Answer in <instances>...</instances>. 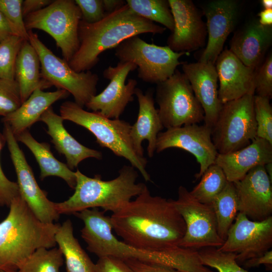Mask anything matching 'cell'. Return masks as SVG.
I'll return each instance as SVG.
<instances>
[{
    "instance_id": "cell-50",
    "label": "cell",
    "mask_w": 272,
    "mask_h": 272,
    "mask_svg": "<svg viewBox=\"0 0 272 272\" xmlns=\"http://www.w3.org/2000/svg\"><path fill=\"white\" fill-rule=\"evenodd\" d=\"M261 3L264 9H272L271 0H262Z\"/></svg>"
},
{
    "instance_id": "cell-41",
    "label": "cell",
    "mask_w": 272,
    "mask_h": 272,
    "mask_svg": "<svg viewBox=\"0 0 272 272\" xmlns=\"http://www.w3.org/2000/svg\"><path fill=\"white\" fill-rule=\"evenodd\" d=\"M5 143L4 134L0 133V153ZM19 195L20 192L17 183L7 177L0 163V207H9L13 199Z\"/></svg>"
},
{
    "instance_id": "cell-17",
    "label": "cell",
    "mask_w": 272,
    "mask_h": 272,
    "mask_svg": "<svg viewBox=\"0 0 272 272\" xmlns=\"http://www.w3.org/2000/svg\"><path fill=\"white\" fill-rule=\"evenodd\" d=\"M174 29L167 44L175 52L188 53L206 45L207 30L201 13L191 0H168Z\"/></svg>"
},
{
    "instance_id": "cell-27",
    "label": "cell",
    "mask_w": 272,
    "mask_h": 272,
    "mask_svg": "<svg viewBox=\"0 0 272 272\" xmlns=\"http://www.w3.org/2000/svg\"><path fill=\"white\" fill-rule=\"evenodd\" d=\"M15 80L20 88L22 103L37 88L43 90L52 87L42 79L39 57L28 40H24L17 55Z\"/></svg>"
},
{
    "instance_id": "cell-15",
    "label": "cell",
    "mask_w": 272,
    "mask_h": 272,
    "mask_svg": "<svg viewBox=\"0 0 272 272\" xmlns=\"http://www.w3.org/2000/svg\"><path fill=\"white\" fill-rule=\"evenodd\" d=\"M137 69L130 62L119 61L114 66H109L103 72V76L109 80L106 87L99 94L93 96L85 106L110 119H119L128 104L133 101L137 81L129 79L130 72Z\"/></svg>"
},
{
    "instance_id": "cell-31",
    "label": "cell",
    "mask_w": 272,
    "mask_h": 272,
    "mask_svg": "<svg viewBox=\"0 0 272 272\" xmlns=\"http://www.w3.org/2000/svg\"><path fill=\"white\" fill-rule=\"evenodd\" d=\"M228 182L222 169L214 163L207 168L199 182L189 192L199 202L211 205Z\"/></svg>"
},
{
    "instance_id": "cell-5",
    "label": "cell",
    "mask_w": 272,
    "mask_h": 272,
    "mask_svg": "<svg viewBox=\"0 0 272 272\" xmlns=\"http://www.w3.org/2000/svg\"><path fill=\"white\" fill-rule=\"evenodd\" d=\"M76 184L74 194L67 200L55 203L60 214H74L83 210L101 208L104 211L115 213L144 190L146 185L137 183L138 172L132 166L125 165L117 177L103 180L100 175L93 178L75 172Z\"/></svg>"
},
{
    "instance_id": "cell-32",
    "label": "cell",
    "mask_w": 272,
    "mask_h": 272,
    "mask_svg": "<svg viewBox=\"0 0 272 272\" xmlns=\"http://www.w3.org/2000/svg\"><path fill=\"white\" fill-rule=\"evenodd\" d=\"M125 2L139 16L173 31L174 20L168 0H126Z\"/></svg>"
},
{
    "instance_id": "cell-46",
    "label": "cell",
    "mask_w": 272,
    "mask_h": 272,
    "mask_svg": "<svg viewBox=\"0 0 272 272\" xmlns=\"http://www.w3.org/2000/svg\"><path fill=\"white\" fill-rule=\"evenodd\" d=\"M13 35H16L6 19L0 12V42Z\"/></svg>"
},
{
    "instance_id": "cell-13",
    "label": "cell",
    "mask_w": 272,
    "mask_h": 272,
    "mask_svg": "<svg viewBox=\"0 0 272 272\" xmlns=\"http://www.w3.org/2000/svg\"><path fill=\"white\" fill-rule=\"evenodd\" d=\"M4 135L17 177L20 195L35 216L42 222L54 223L60 215L55 203L39 186L31 167L10 127L4 124Z\"/></svg>"
},
{
    "instance_id": "cell-24",
    "label": "cell",
    "mask_w": 272,
    "mask_h": 272,
    "mask_svg": "<svg viewBox=\"0 0 272 272\" xmlns=\"http://www.w3.org/2000/svg\"><path fill=\"white\" fill-rule=\"evenodd\" d=\"M134 95L138 101L139 112L135 122L131 126V143L137 153L144 157L142 144L147 140L148 155L151 158L156 152L158 135L164 127L155 107L153 90L149 89L144 93L137 87Z\"/></svg>"
},
{
    "instance_id": "cell-37",
    "label": "cell",
    "mask_w": 272,
    "mask_h": 272,
    "mask_svg": "<svg viewBox=\"0 0 272 272\" xmlns=\"http://www.w3.org/2000/svg\"><path fill=\"white\" fill-rule=\"evenodd\" d=\"M23 0H0V12L16 35L28 40L29 35L22 11Z\"/></svg>"
},
{
    "instance_id": "cell-51",
    "label": "cell",
    "mask_w": 272,
    "mask_h": 272,
    "mask_svg": "<svg viewBox=\"0 0 272 272\" xmlns=\"http://www.w3.org/2000/svg\"><path fill=\"white\" fill-rule=\"evenodd\" d=\"M0 272H19L18 270L0 269Z\"/></svg>"
},
{
    "instance_id": "cell-12",
    "label": "cell",
    "mask_w": 272,
    "mask_h": 272,
    "mask_svg": "<svg viewBox=\"0 0 272 272\" xmlns=\"http://www.w3.org/2000/svg\"><path fill=\"white\" fill-rule=\"evenodd\" d=\"M172 201L186 227L179 247L199 250L222 245L224 241L218 235L215 212L211 205L199 202L183 186L178 188L177 199Z\"/></svg>"
},
{
    "instance_id": "cell-28",
    "label": "cell",
    "mask_w": 272,
    "mask_h": 272,
    "mask_svg": "<svg viewBox=\"0 0 272 272\" xmlns=\"http://www.w3.org/2000/svg\"><path fill=\"white\" fill-rule=\"evenodd\" d=\"M15 138L18 142L26 146L33 153L40 169L41 180L48 176H57L63 179L71 188L75 189L76 184L75 172L54 157L48 143L37 142L29 130H25Z\"/></svg>"
},
{
    "instance_id": "cell-48",
    "label": "cell",
    "mask_w": 272,
    "mask_h": 272,
    "mask_svg": "<svg viewBox=\"0 0 272 272\" xmlns=\"http://www.w3.org/2000/svg\"><path fill=\"white\" fill-rule=\"evenodd\" d=\"M258 16L260 24L264 26L272 25V9H264L258 13Z\"/></svg>"
},
{
    "instance_id": "cell-42",
    "label": "cell",
    "mask_w": 272,
    "mask_h": 272,
    "mask_svg": "<svg viewBox=\"0 0 272 272\" xmlns=\"http://www.w3.org/2000/svg\"><path fill=\"white\" fill-rule=\"evenodd\" d=\"M96 272H132L126 263L112 256L99 257L95 263Z\"/></svg>"
},
{
    "instance_id": "cell-19",
    "label": "cell",
    "mask_w": 272,
    "mask_h": 272,
    "mask_svg": "<svg viewBox=\"0 0 272 272\" xmlns=\"http://www.w3.org/2000/svg\"><path fill=\"white\" fill-rule=\"evenodd\" d=\"M239 5L235 0H214L202 8L206 18L208 41L199 61L215 63L238 20Z\"/></svg>"
},
{
    "instance_id": "cell-34",
    "label": "cell",
    "mask_w": 272,
    "mask_h": 272,
    "mask_svg": "<svg viewBox=\"0 0 272 272\" xmlns=\"http://www.w3.org/2000/svg\"><path fill=\"white\" fill-rule=\"evenodd\" d=\"M198 251L202 264L218 272H249L239 265L235 253L223 252L216 247H207Z\"/></svg>"
},
{
    "instance_id": "cell-23",
    "label": "cell",
    "mask_w": 272,
    "mask_h": 272,
    "mask_svg": "<svg viewBox=\"0 0 272 272\" xmlns=\"http://www.w3.org/2000/svg\"><path fill=\"white\" fill-rule=\"evenodd\" d=\"M272 162V144L256 137L245 147L226 154H218L216 164L223 171L228 182H235L252 169Z\"/></svg>"
},
{
    "instance_id": "cell-16",
    "label": "cell",
    "mask_w": 272,
    "mask_h": 272,
    "mask_svg": "<svg viewBox=\"0 0 272 272\" xmlns=\"http://www.w3.org/2000/svg\"><path fill=\"white\" fill-rule=\"evenodd\" d=\"M171 148L183 149L195 157L200 166L198 173L195 175L196 179L215 163L218 154L212 140L211 130L204 124L185 125L160 132L156 152L160 153Z\"/></svg>"
},
{
    "instance_id": "cell-29",
    "label": "cell",
    "mask_w": 272,
    "mask_h": 272,
    "mask_svg": "<svg viewBox=\"0 0 272 272\" xmlns=\"http://www.w3.org/2000/svg\"><path fill=\"white\" fill-rule=\"evenodd\" d=\"M55 240L64 258L66 272H96L95 263L74 235L70 220L59 225Z\"/></svg>"
},
{
    "instance_id": "cell-11",
    "label": "cell",
    "mask_w": 272,
    "mask_h": 272,
    "mask_svg": "<svg viewBox=\"0 0 272 272\" xmlns=\"http://www.w3.org/2000/svg\"><path fill=\"white\" fill-rule=\"evenodd\" d=\"M186 52H175L167 46L149 43L139 36L124 40L115 48V55L119 61L136 65L138 77L143 81L156 85L173 75L182 64L179 58Z\"/></svg>"
},
{
    "instance_id": "cell-14",
    "label": "cell",
    "mask_w": 272,
    "mask_h": 272,
    "mask_svg": "<svg viewBox=\"0 0 272 272\" xmlns=\"http://www.w3.org/2000/svg\"><path fill=\"white\" fill-rule=\"evenodd\" d=\"M271 246L272 217L261 221H253L238 213L226 240L218 248L236 254V260L241 264L262 255Z\"/></svg>"
},
{
    "instance_id": "cell-6",
    "label": "cell",
    "mask_w": 272,
    "mask_h": 272,
    "mask_svg": "<svg viewBox=\"0 0 272 272\" xmlns=\"http://www.w3.org/2000/svg\"><path fill=\"white\" fill-rule=\"evenodd\" d=\"M60 115L88 129L101 147L125 158L138 170L146 181L151 180L146 170L147 159L135 152L130 136L131 125L120 119L108 118L97 112L88 111L73 101H65L60 106Z\"/></svg>"
},
{
    "instance_id": "cell-33",
    "label": "cell",
    "mask_w": 272,
    "mask_h": 272,
    "mask_svg": "<svg viewBox=\"0 0 272 272\" xmlns=\"http://www.w3.org/2000/svg\"><path fill=\"white\" fill-rule=\"evenodd\" d=\"M63 256L59 248H40L19 266V272H60Z\"/></svg>"
},
{
    "instance_id": "cell-20",
    "label": "cell",
    "mask_w": 272,
    "mask_h": 272,
    "mask_svg": "<svg viewBox=\"0 0 272 272\" xmlns=\"http://www.w3.org/2000/svg\"><path fill=\"white\" fill-rule=\"evenodd\" d=\"M182 69L203 109V124L211 130L223 104L219 98L218 78L215 65L199 61L183 62Z\"/></svg>"
},
{
    "instance_id": "cell-3",
    "label": "cell",
    "mask_w": 272,
    "mask_h": 272,
    "mask_svg": "<svg viewBox=\"0 0 272 272\" xmlns=\"http://www.w3.org/2000/svg\"><path fill=\"white\" fill-rule=\"evenodd\" d=\"M166 30L139 16L125 4L98 22L80 21L79 47L68 63L77 72L90 71L99 62L103 52L115 48L128 38L145 33L162 34Z\"/></svg>"
},
{
    "instance_id": "cell-8",
    "label": "cell",
    "mask_w": 272,
    "mask_h": 272,
    "mask_svg": "<svg viewBox=\"0 0 272 272\" xmlns=\"http://www.w3.org/2000/svg\"><path fill=\"white\" fill-rule=\"evenodd\" d=\"M81 19V11L73 0L53 1L24 18L27 31L40 30L53 38L67 62L79 47L78 29Z\"/></svg>"
},
{
    "instance_id": "cell-47",
    "label": "cell",
    "mask_w": 272,
    "mask_h": 272,
    "mask_svg": "<svg viewBox=\"0 0 272 272\" xmlns=\"http://www.w3.org/2000/svg\"><path fill=\"white\" fill-rule=\"evenodd\" d=\"M103 3L105 11L107 14L121 7L126 2L122 0H103Z\"/></svg>"
},
{
    "instance_id": "cell-43",
    "label": "cell",
    "mask_w": 272,
    "mask_h": 272,
    "mask_svg": "<svg viewBox=\"0 0 272 272\" xmlns=\"http://www.w3.org/2000/svg\"><path fill=\"white\" fill-rule=\"evenodd\" d=\"M132 272H178L172 268L135 259L123 260Z\"/></svg>"
},
{
    "instance_id": "cell-1",
    "label": "cell",
    "mask_w": 272,
    "mask_h": 272,
    "mask_svg": "<svg viewBox=\"0 0 272 272\" xmlns=\"http://www.w3.org/2000/svg\"><path fill=\"white\" fill-rule=\"evenodd\" d=\"M113 229L124 242L151 251L179 246L186 227L172 199L153 196L146 186L110 217Z\"/></svg>"
},
{
    "instance_id": "cell-36",
    "label": "cell",
    "mask_w": 272,
    "mask_h": 272,
    "mask_svg": "<svg viewBox=\"0 0 272 272\" xmlns=\"http://www.w3.org/2000/svg\"><path fill=\"white\" fill-rule=\"evenodd\" d=\"M253 107L256 123V137L272 144V107L270 99L254 95Z\"/></svg>"
},
{
    "instance_id": "cell-9",
    "label": "cell",
    "mask_w": 272,
    "mask_h": 272,
    "mask_svg": "<svg viewBox=\"0 0 272 272\" xmlns=\"http://www.w3.org/2000/svg\"><path fill=\"white\" fill-rule=\"evenodd\" d=\"M155 101L164 128L198 124L203 121V109L188 80L177 69L170 77L157 84Z\"/></svg>"
},
{
    "instance_id": "cell-4",
    "label": "cell",
    "mask_w": 272,
    "mask_h": 272,
    "mask_svg": "<svg viewBox=\"0 0 272 272\" xmlns=\"http://www.w3.org/2000/svg\"><path fill=\"white\" fill-rule=\"evenodd\" d=\"M9 207L7 216L0 222V269L17 270L37 249L55 246L60 224L41 222L20 194Z\"/></svg>"
},
{
    "instance_id": "cell-25",
    "label": "cell",
    "mask_w": 272,
    "mask_h": 272,
    "mask_svg": "<svg viewBox=\"0 0 272 272\" xmlns=\"http://www.w3.org/2000/svg\"><path fill=\"white\" fill-rule=\"evenodd\" d=\"M63 120L60 115L54 112L51 106L42 114L40 119L47 125L46 132L51 138V143L57 152L64 156L69 168L71 170L77 168L81 161L88 158L101 160L102 153L78 142L65 129Z\"/></svg>"
},
{
    "instance_id": "cell-18",
    "label": "cell",
    "mask_w": 272,
    "mask_h": 272,
    "mask_svg": "<svg viewBox=\"0 0 272 272\" xmlns=\"http://www.w3.org/2000/svg\"><path fill=\"white\" fill-rule=\"evenodd\" d=\"M271 183L264 165L255 167L241 179L234 182L239 213L253 221H261L271 217Z\"/></svg>"
},
{
    "instance_id": "cell-45",
    "label": "cell",
    "mask_w": 272,
    "mask_h": 272,
    "mask_svg": "<svg viewBox=\"0 0 272 272\" xmlns=\"http://www.w3.org/2000/svg\"><path fill=\"white\" fill-rule=\"evenodd\" d=\"M245 268L257 267L260 264H264L266 269L272 268V251L269 250L261 256L251 258L243 263Z\"/></svg>"
},
{
    "instance_id": "cell-21",
    "label": "cell",
    "mask_w": 272,
    "mask_h": 272,
    "mask_svg": "<svg viewBox=\"0 0 272 272\" xmlns=\"http://www.w3.org/2000/svg\"><path fill=\"white\" fill-rule=\"evenodd\" d=\"M215 65L219 81V98L222 104L255 92L256 69L245 65L230 49L223 50Z\"/></svg>"
},
{
    "instance_id": "cell-26",
    "label": "cell",
    "mask_w": 272,
    "mask_h": 272,
    "mask_svg": "<svg viewBox=\"0 0 272 272\" xmlns=\"http://www.w3.org/2000/svg\"><path fill=\"white\" fill-rule=\"evenodd\" d=\"M70 94L62 89L44 92L37 88L16 111L3 117L2 121L10 127L16 138L40 121L42 114L53 103L66 98Z\"/></svg>"
},
{
    "instance_id": "cell-22",
    "label": "cell",
    "mask_w": 272,
    "mask_h": 272,
    "mask_svg": "<svg viewBox=\"0 0 272 272\" xmlns=\"http://www.w3.org/2000/svg\"><path fill=\"white\" fill-rule=\"evenodd\" d=\"M271 43L272 25H262L258 19H254L235 33L229 49L245 65L256 69L263 61Z\"/></svg>"
},
{
    "instance_id": "cell-44",
    "label": "cell",
    "mask_w": 272,
    "mask_h": 272,
    "mask_svg": "<svg viewBox=\"0 0 272 272\" xmlns=\"http://www.w3.org/2000/svg\"><path fill=\"white\" fill-rule=\"evenodd\" d=\"M51 0H25L22 4V11L24 18L27 15L39 11L49 5Z\"/></svg>"
},
{
    "instance_id": "cell-30",
    "label": "cell",
    "mask_w": 272,
    "mask_h": 272,
    "mask_svg": "<svg viewBox=\"0 0 272 272\" xmlns=\"http://www.w3.org/2000/svg\"><path fill=\"white\" fill-rule=\"evenodd\" d=\"M211 206L215 212L218 235L225 241L228 231L239 213L238 200L233 183L228 182Z\"/></svg>"
},
{
    "instance_id": "cell-49",
    "label": "cell",
    "mask_w": 272,
    "mask_h": 272,
    "mask_svg": "<svg viewBox=\"0 0 272 272\" xmlns=\"http://www.w3.org/2000/svg\"><path fill=\"white\" fill-rule=\"evenodd\" d=\"M265 171L271 181H272V162L264 165Z\"/></svg>"
},
{
    "instance_id": "cell-38",
    "label": "cell",
    "mask_w": 272,
    "mask_h": 272,
    "mask_svg": "<svg viewBox=\"0 0 272 272\" xmlns=\"http://www.w3.org/2000/svg\"><path fill=\"white\" fill-rule=\"evenodd\" d=\"M22 104L17 81L0 79V116L4 117L16 111Z\"/></svg>"
},
{
    "instance_id": "cell-39",
    "label": "cell",
    "mask_w": 272,
    "mask_h": 272,
    "mask_svg": "<svg viewBox=\"0 0 272 272\" xmlns=\"http://www.w3.org/2000/svg\"><path fill=\"white\" fill-rule=\"evenodd\" d=\"M256 95L270 99L272 97V54H268L262 63L256 68L254 78Z\"/></svg>"
},
{
    "instance_id": "cell-10",
    "label": "cell",
    "mask_w": 272,
    "mask_h": 272,
    "mask_svg": "<svg viewBox=\"0 0 272 272\" xmlns=\"http://www.w3.org/2000/svg\"><path fill=\"white\" fill-rule=\"evenodd\" d=\"M28 41L39 57L41 74L43 79L57 89L66 91L72 94L75 102L83 107L96 95L99 77L91 71L77 72L68 62L56 56L32 30L28 31Z\"/></svg>"
},
{
    "instance_id": "cell-35",
    "label": "cell",
    "mask_w": 272,
    "mask_h": 272,
    "mask_svg": "<svg viewBox=\"0 0 272 272\" xmlns=\"http://www.w3.org/2000/svg\"><path fill=\"white\" fill-rule=\"evenodd\" d=\"M24 40L13 35L0 42V79H15L16 58Z\"/></svg>"
},
{
    "instance_id": "cell-7",
    "label": "cell",
    "mask_w": 272,
    "mask_h": 272,
    "mask_svg": "<svg viewBox=\"0 0 272 272\" xmlns=\"http://www.w3.org/2000/svg\"><path fill=\"white\" fill-rule=\"evenodd\" d=\"M254 92L222 104L211 129L213 143L218 154L236 151L249 145L256 137L253 107Z\"/></svg>"
},
{
    "instance_id": "cell-2",
    "label": "cell",
    "mask_w": 272,
    "mask_h": 272,
    "mask_svg": "<svg viewBox=\"0 0 272 272\" xmlns=\"http://www.w3.org/2000/svg\"><path fill=\"white\" fill-rule=\"evenodd\" d=\"M74 215L84 224L81 232L87 249L99 258H132L167 266L178 272H207L197 250L179 246L159 251L139 249L119 240L112 232L110 217L98 208L86 209Z\"/></svg>"
},
{
    "instance_id": "cell-40",
    "label": "cell",
    "mask_w": 272,
    "mask_h": 272,
    "mask_svg": "<svg viewBox=\"0 0 272 272\" xmlns=\"http://www.w3.org/2000/svg\"><path fill=\"white\" fill-rule=\"evenodd\" d=\"M82 15L81 20L90 24L98 22L107 15L103 0H75Z\"/></svg>"
}]
</instances>
